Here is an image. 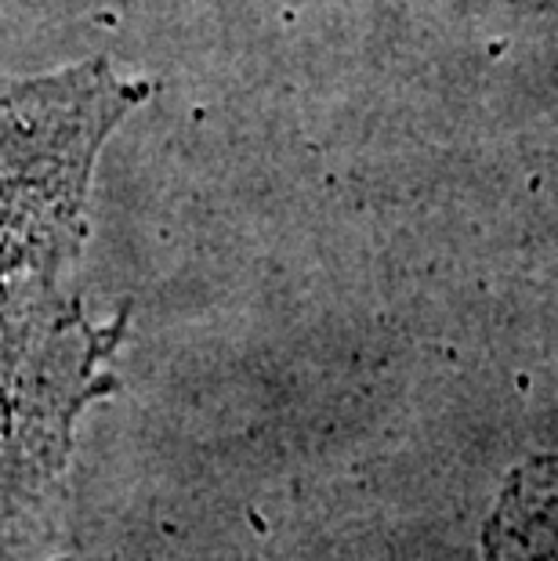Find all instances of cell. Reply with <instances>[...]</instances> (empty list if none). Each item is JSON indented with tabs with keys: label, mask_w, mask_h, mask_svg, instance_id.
I'll use <instances>...</instances> for the list:
<instances>
[{
	"label": "cell",
	"mask_w": 558,
	"mask_h": 561,
	"mask_svg": "<svg viewBox=\"0 0 558 561\" xmlns=\"http://www.w3.org/2000/svg\"><path fill=\"white\" fill-rule=\"evenodd\" d=\"M146 99V83L102 58L44 77L0 73V286L62 276L80 254L94 160Z\"/></svg>",
	"instance_id": "cell-1"
},
{
	"label": "cell",
	"mask_w": 558,
	"mask_h": 561,
	"mask_svg": "<svg viewBox=\"0 0 558 561\" xmlns=\"http://www.w3.org/2000/svg\"><path fill=\"white\" fill-rule=\"evenodd\" d=\"M124 316L94 327L58 276L0 286V525L26 518L66 468L84 405L110 391Z\"/></svg>",
	"instance_id": "cell-2"
},
{
	"label": "cell",
	"mask_w": 558,
	"mask_h": 561,
	"mask_svg": "<svg viewBox=\"0 0 558 561\" xmlns=\"http://www.w3.org/2000/svg\"><path fill=\"white\" fill-rule=\"evenodd\" d=\"M490 561H558V460L522 471L490 533Z\"/></svg>",
	"instance_id": "cell-3"
}]
</instances>
